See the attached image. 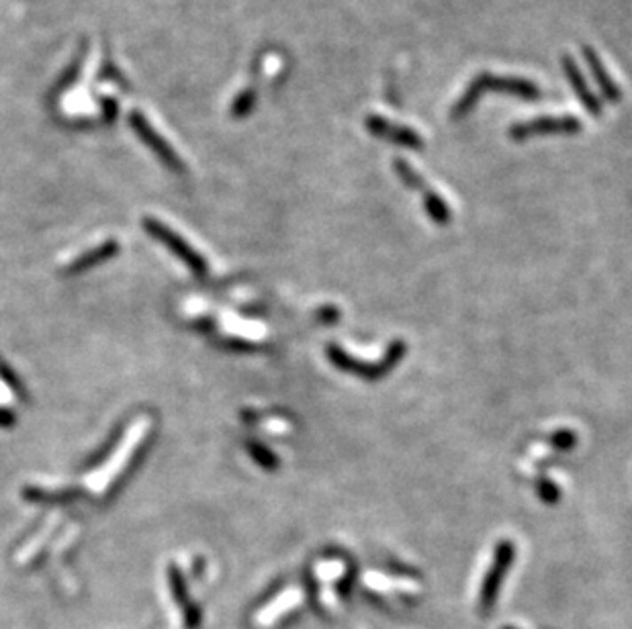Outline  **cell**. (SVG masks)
<instances>
[{"label": "cell", "mask_w": 632, "mask_h": 629, "mask_svg": "<svg viewBox=\"0 0 632 629\" xmlns=\"http://www.w3.org/2000/svg\"><path fill=\"white\" fill-rule=\"evenodd\" d=\"M489 92L510 94V97H517L524 100H536L542 97L539 84L530 83L528 78L497 76V74L492 72H481L470 80L465 88V92H462L459 100L453 105L450 117L454 121L467 117V114L475 109L477 103H479L483 94H489Z\"/></svg>", "instance_id": "obj_1"}, {"label": "cell", "mask_w": 632, "mask_h": 629, "mask_svg": "<svg viewBox=\"0 0 632 629\" xmlns=\"http://www.w3.org/2000/svg\"><path fill=\"white\" fill-rule=\"evenodd\" d=\"M403 354H406V346H403L401 342H393L391 346H389L385 358H383L379 364H365L360 360H354V358L348 356L346 351L338 346H328V358L332 360L336 368L352 372V374L367 378V381H376V378L385 376L387 372L393 370L395 364L401 360Z\"/></svg>", "instance_id": "obj_2"}, {"label": "cell", "mask_w": 632, "mask_h": 629, "mask_svg": "<svg viewBox=\"0 0 632 629\" xmlns=\"http://www.w3.org/2000/svg\"><path fill=\"white\" fill-rule=\"evenodd\" d=\"M514 558H516L514 542H510V539L497 542L494 564L487 570L486 578H483L481 593H479V611L483 615H487L494 609L497 597H500V588L503 585V580H506V574L510 572V568H512Z\"/></svg>", "instance_id": "obj_3"}, {"label": "cell", "mask_w": 632, "mask_h": 629, "mask_svg": "<svg viewBox=\"0 0 632 629\" xmlns=\"http://www.w3.org/2000/svg\"><path fill=\"white\" fill-rule=\"evenodd\" d=\"M583 130V123L575 114H542L510 127V138L526 141L536 135H573Z\"/></svg>", "instance_id": "obj_4"}, {"label": "cell", "mask_w": 632, "mask_h": 629, "mask_svg": "<svg viewBox=\"0 0 632 629\" xmlns=\"http://www.w3.org/2000/svg\"><path fill=\"white\" fill-rule=\"evenodd\" d=\"M365 130L371 133L373 138L389 141V144L399 147H407V150H423V145H426L422 135L412 130V127L393 123V121L381 117V114H367Z\"/></svg>", "instance_id": "obj_5"}, {"label": "cell", "mask_w": 632, "mask_h": 629, "mask_svg": "<svg viewBox=\"0 0 632 629\" xmlns=\"http://www.w3.org/2000/svg\"><path fill=\"white\" fill-rule=\"evenodd\" d=\"M131 130L139 135V139L150 147V150L158 155L164 164L174 172H183V161L178 160V155L172 152V147L166 144V141L160 138V135L152 130V125L147 123V119L139 113H131L130 117Z\"/></svg>", "instance_id": "obj_6"}, {"label": "cell", "mask_w": 632, "mask_h": 629, "mask_svg": "<svg viewBox=\"0 0 632 629\" xmlns=\"http://www.w3.org/2000/svg\"><path fill=\"white\" fill-rule=\"evenodd\" d=\"M561 64H563L565 78H567L569 84L573 86V92L577 94V98L581 100V105L586 106V111L589 114H594V117H600V114H604L602 100L597 98L594 92H591L588 80H586V76H583V72L580 70V66L575 64V59L571 58L569 53H565Z\"/></svg>", "instance_id": "obj_7"}, {"label": "cell", "mask_w": 632, "mask_h": 629, "mask_svg": "<svg viewBox=\"0 0 632 629\" xmlns=\"http://www.w3.org/2000/svg\"><path fill=\"white\" fill-rule=\"evenodd\" d=\"M581 53H583V58H586V64L589 67L591 76H594V80H596V84L600 86L602 97L606 98L608 103H620V100H622V88H620V84H616L614 78L610 76L608 67H606V64L602 62V58L597 56V51L594 50V47L583 45Z\"/></svg>", "instance_id": "obj_8"}, {"label": "cell", "mask_w": 632, "mask_h": 629, "mask_svg": "<svg viewBox=\"0 0 632 629\" xmlns=\"http://www.w3.org/2000/svg\"><path fill=\"white\" fill-rule=\"evenodd\" d=\"M422 202H423V211H426L428 217L432 219V223H436V225H448V223L453 221V211H450L446 200L442 199L438 193H434L430 186L422 193Z\"/></svg>", "instance_id": "obj_9"}, {"label": "cell", "mask_w": 632, "mask_h": 629, "mask_svg": "<svg viewBox=\"0 0 632 629\" xmlns=\"http://www.w3.org/2000/svg\"><path fill=\"white\" fill-rule=\"evenodd\" d=\"M146 227L150 229V232H152L154 235H158L160 240H164L172 249H177V252H178L180 256H183V258H185L186 262H191L193 266L201 268V260L197 258V256H194V254L191 252V249H188V248L185 246V243L177 238V235L168 232V229H166L164 225H160V223H156V221H146Z\"/></svg>", "instance_id": "obj_10"}, {"label": "cell", "mask_w": 632, "mask_h": 629, "mask_svg": "<svg viewBox=\"0 0 632 629\" xmlns=\"http://www.w3.org/2000/svg\"><path fill=\"white\" fill-rule=\"evenodd\" d=\"M393 170L395 174H398V178L406 185L409 191H415V193H423L428 188V182L422 178V176L414 170V166L409 164L407 160H401L398 158L393 161Z\"/></svg>", "instance_id": "obj_11"}, {"label": "cell", "mask_w": 632, "mask_h": 629, "mask_svg": "<svg viewBox=\"0 0 632 629\" xmlns=\"http://www.w3.org/2000/svg\"><path fill=\"white\" fill-rule=\"evenodd\" d=\"M257 98H258V92L254 86H248L246 90H241L238 97L233 98L232 117L241 119V117H246V114H250L254 106H257Z\"/></svg>", "instance_id": "obj_12"}, {"label": "cell", "mask_w": 632, "mask_h": 629, "mask_svg": "<svg viewBox=\"0 0 632 629\" xmlns=\"http://www.w3.org/2000/svg\"><path fill=\"white\" fill-rule=\"evenodd\" d=\"M84 47H86V45H83V50H80V53H78V58H76V59H74V62L70 64V67H68V70H66V72L62 74V78H59V80H58V84H56V90H58V92H62V90H66V88H68L70 84H74V83H76V78L80 76V67H83V59H84Z\"/></svg>", "instance_id": "obj_13"}, {"label": "cell", "mask_w": 632, "mask_h": 629, "mask_svg": "<svg viewBox=\"0 0 632 629\" xmlns=\"http://www.w3.org/2000/svg\"><path fill=\"white\" fill-rule=\"evenodd\" d=\"M536 489H539V495L541 499L544 500V503H549V505H553L559 500V486H557L553 480H549L547 476H541L539 480H536Z\"/></svg>", "instance_id": "obj_14"}, {"label": "cell", "mask_w": 632, "mask_h": 629, "mask_svg": "<svg viewBox=\"0 0 632 629\" xmlns=\"http://www.w3.org/2000/svg\"><path fill=\"white\" fill-rule=\"evenodd\" d=\"M549 442L559 450H571L577 444V436L571 429H559L549 437Z\"/></svg>", "instance_id": "obj_15"}, {"label": "cell", "mask_w": 632, "mask_h": 629, "mask_svg": "<svg viewBox=\"0 0 632 629\" xmlns=\"http://www.w3.org/2000/svg\"><path fill=\"white\" fill-rule=\"evenodd\" d=\"M103 111H105V121L111 123L117 114V100L115 98H103Z\"/></svg>", "instance_id": "obj_16"}, {"label": "cell", "mask_w": 632, "mask_h": 629, "mask_svg": "<svg viewBox=\"0 0 632 629\" xmlns=\"http://www.w3.org/2000/svg\"><path fill=\"white\" fill-rule=\"evenodd\" d=\"M252 450H254V456H257V458H258V456H260V458L266 456L265 450H257V448H252ZM266 462H268V466H274V464H273V458H266Z\"/></svg>", "instance_id": "obj_17"}, {"label": "cell", "mask_w": 632, "mask_h": 629, "mask_svg": "<svg viewBox=\"0 0 632 629\" xmlns=\"http://www.w3.org/2000/svg\"><path fill=\"white\" fill-rule=\"evenodd\" d=\"M503 629H514V627H503Z\"/></svg>", "instance_id": "obj_18"}]
</instances>
